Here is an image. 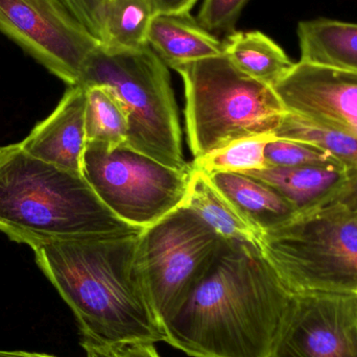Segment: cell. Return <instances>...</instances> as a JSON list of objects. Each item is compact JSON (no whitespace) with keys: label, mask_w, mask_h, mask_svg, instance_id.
I'll use <instances>...</instances> for the list:
<instances>
[{"label":"cell","mask_w":357,"mask_h":357,"mask_svg":"<svg viewBox=\"0 0 357 357\" xmlns=\"http://www.w3.org/2000/svg\"><path fill=\"white\" fill-rule=\"evenodd\" d=\"M291 296L259 247L224 239L163 320L165 343L193 357H268Z\"/></svg>","instance_id":"6da1fadb"},{"label":"cell","mask_w":357,"mask_h":357,"mask_svg":"<svg viewBox=\"0 0 357 357\" xmlns=\"http://www.w3.org/2000/svg\"><path fill=\"white\" fill-rule=\"evenodd\" d=\"M142 231L33 248L36 264L73 310L84 342L110 348L167 341L138 262Z\"/></svg>","instance_id":"7a4b0ae2"},{"label":"cell","mask_w":357,"mask_h":357,"mask_svg":"<svg viewBox=\"0 0 357 357\" xmlns=\"http://www.w3.org/2000/svg\"><path fill=\"white\" fill-rule=\"evenodd\" d=\"M142 229L126 224L98 199L79 173L0 146V231L31 249L68 239Z\"/></svg>","instance_id":"3957f363"},{"label":"cell","mask_w":357,"mask_h":357,"mask_svg":"<svg viewBox=\"0 0 357 357\" xmlns=\"http://www.w3.org/2000/svg\"><path fill=\"white\" fill-rule=\"evenodd\" d=\"M258 247L291 293L357 294V171Z\"/></svg>","instance_id":"277c9868"},{"label":"cell","mask_w":357,"mask_h":357,"mask_svg":"<svg viewBox=\"0 0 357 357\" xmlns=\"http://www.w3.org/2000/svg\"><path fill=\"white\" fill-rule=\"evenodd\" d=\"M185 126L195 159L233 142L273 135L287 112L274 89L245 75L225 54L178 65Z\"/></svg>","instance_id":"5b68a950"},{"label":"cell","mask_w":357,"mask_h":357,"mask_svg":"<svg viewBox=\"0 0 357 357\" xmlns=\"http://www.w3.org/2000/svg\"><path fill=\"white\" fill-rule=\"evenodd\" d=\"M79 85L102 86L116 96L127 115V146L172 169H190L183 156L171 75L150 46L111 50L100 43L88 59Z\"/></svg>","instance_id":"8992f818"},{"label":"cell","mask_w":357,"mask_h":357,"mask_svg":"<svg viewBox=\"0 0 357 357\" xmlns=\"http://www.w3.org/2000/svg\"><path fill=\"white\" fill-rule=\"evenodd\" d=\"M192 167L172 169L127 144L87 142L82 175L119 220L148 228L184 205Z\"/></svg>","instance_id":"52a82bcc"},{"label":"cell","mask_w":357,"mask_h":357,"mask_svg":"<svg viewBox=\"0 0 357 357\" xmlns=\"http://www.w3.org/2000/svg\"><path fill=\"white\" fill-rule=\"evenodd\" d=\"M222 241L184 206L142 231L138 262L161 325L205 274Z\"/></svg>","instance_id":"ba28073f"},{"label":"cell","mask_w":357,"mask_h":357,"mask_svg":"<svg viewBox=\"0 0 357 357\" xmlns=\"http://www.w3.org/2000/svg\"><path fill=\"white\" fill-rule=\"evenodd\" d=\"M0 31L68 86L102 43L61 0H0Z\"/></svg>","instance_id":"9c48e42d"},{"label":"cell","mask_w":357,"mask_h":357,"mask_svg":"<svg viewBox=\"0 0 357 357\" xmlns=\"http://www.w3.org/2000/svg\"><path fill=\"white\" fill-rule=\"evenodd\" d=\"M268 357H357V294H293Z\"/></svg>","instance_id":"30bf717a"},{"label":"cell","mask_w":357,"mask_h":357,"mask_svg":"<svg viewBox=\"0 0 357 357\" xmlns=\"http://www.w3.org/2000/svg\"><path fill=\"white\" fill-rule=\"evenodd\" d=\"M273 89L287 112L357 138V71L300 61Z\"/></svg>","instance_id":"8fae6325"},{"label":"cell","mask_w":357,"mask_h":357,"mask_svg":"<svg viewBox=\"0 0 357 357\" xmlns=\"http://www.w3.org/2000/svg\"><path fill=\"white\" fill-rule=\"evenodd\" d=\"M86 88L69 86L50 116L40 121L21 148L35 158L61 169L82 174L87 137L85 129Z\"/></svg>","instance_id":"7c38bea8"},{"label":"cell","mask_w":357,"mask_h":357,"mask_svg":"<svg viewBox=\"0 0 357 357\" xmlns=\"http://www.w3.org/2000/svg\"><path fill=\"white\" fill-rule=\"evenodd\" d=\"M148 44L167 67L224 54V44L190 13L159 14L153 18Z\"/></svg>","instance_id":"4fadbf2b"},{"label":"cell","mask_w":357,"mask_h":357,"mask_svg":"<svg viewBox=\"0 0 357 357\" xmlns=\"http://www.w3.org/2000/svg\"><path fill=\"white\" fill-rule=\"evenodd\" d=\"M208 177L260 236L297 212L278 191L258 178L239 173H213Z\"/></svg>","instance_id":"5bb4252c"},{"label":"cell","mask_w":357,"mask_h":357,"mask_svg":"<svg viewBox=\"0 0 357 357\" xmlns=\"http://www.w3.org/2000/svg\"><path fill=\"white\" fill-rule=\"evenodd\" d=\"M301 62L357 71V24L331 19L298 24Z\"/></svg>","instance_id":"9a60e30c"},{"label":"cell","mask_w":357,"mask_h":357,"mask_svg":"<svg viewBox=\"0 0 357 357\" xmlns=\"http://www.w3.org/2000/svg\"><path fill=\"white\" fill-rule=\"evenodd\" d=\"M224 54L241 73L264 85H276L296 63L261 31H236L227 35Z\"/></svg>","instance_id":"2e32d148"},{"label":"cell","mask_w":357,"mask_h":357,"mask_svg":"<svg viewBox=\"0 0 357 357\" xmlns=\"http://www.w3.org/2000/svg\"><path fill=\"white\" fill-rule=\"evenodd\" d=\"M184 207L192 210L218 236L257 245L260 234L212 184L205 172L192 167Z\"/></svg>","instance_id":"e0dca14e"},{"label":"cell","mask_w":357,"mask_h":357,"mask_svg":"<svg viewBox=\"0 0 357 357\" xmlns=\"http://www.w3.org/2000/svg\"><path fill=\"white\" fill-rule=\"evenodd\" d=\"M354 169L322 167H268L245 173L278 191L296 209L314 203L351 175Z\"/></svg>","instance_id":"ac0fdd59"},{"label":"cell","mask_w":357,"mask_h":357,"mask_svg":"<svg viewBox=\"0 0 357 357\" xmlns=\"http://www.w3.org/2000/svg\"><path fill=\"white\" fill-rule=\"evenodd\" d=\"M155 14L150 0H105L102 44L111 50H138L148 46Z\"/></svg>","instance_id":"d6986e66"},{"label":"cell","mask_w":357,"mask_h":357,"mask_svg":"<svg viewBox=\"0 0 357 357\" xmlns=\"http://www.w3.org/2000/svg\"><path fill=\"white\" fill-rule=\"evenodd\" d=\"M86 88L85 129L87 142L110 146L126 144L128 119L116 96L102 86Z\"/></svg>","instance_id":"ffe728a7"},{"label":"cell","mask_w":357,"mask_h":357,"mask_svg":"<svg viewBox=\"0 0 357 357\" xmlns=\"http://www.w3.org/2000/svg\"><path fill=\"white\" fill-rule=\"evenodd\" d=\"M273 136L312 144L341 161L347 169L357 171V138L319 127L297 115L287 112L281 117Z\"/></svg>","instance_id":"44dd1931"},{"label":"cell","mask_w":357,"mask_h":357,"mask_svg":"<svg viewBox=\"0 0 357 357\" xmlns=\"http://www.w3.org/2000/svg\"><path fill=\"white\" fill-rule=\"evenodd\" d=\"M273 135L255 136L233 142L215 152L195 159L191 167L206 174L239 173L261 171L268 167L266 162V144L275 140Z\"/></svg>","instance_id":"7402d4cb"},{"label":"cell","mask_w":357,"mask_h":357,"mask_svg":"<svg viewBox=\"0 0 357 357\" xmlns=\"http://www.w3.org/2000/svg\"><path fill=\"white\" fill-rule=\"evenodd\" d=\"M264 155L268 167L347 169L341 161L326 151L312 144L293 140H272L266 144Z\"/></svg>","instance_id":"603a6c76"},{"label":"cell","mask_w":357,"mask_h":357,"mask_svg":"<svg viewBox=\"0 0 357 357\" xmlns=\"http://www.w3.org/2000/svg\"><path fill=\"white\" fill-rule=\"evenodd\" d=\"M249 0H204L197 14V21L210 33H225L235 31V25L241 10Z\"/></svg>","instance_id":"cb8c5ba5"},{"label":"cell","mask_w":357,"mask_h":357,"mask_svg":"<svg viewBox=\"0 0 357 357\" xmlns=\"http://www.w3.org/2000/svg\"><path fill=\"white\" fill-rule=\"evenodd\" d=\"M71 14L102 42V0H61Z\"/></svg>","instance_id":"d4e9b609"},{"label":"cell","mask_w":357,"mask_h":357,"mask_svg":"<svg viewBox=\"0 0 357 357\" xmlns=\"http://www.w3.org/2000/svg\"><path fill=\"white\" fill-rule=\"evenodd\" d=\"M113 357H160L154 343L133 342L110 347Z\"/></svg>","instance_id":"484cf974"},{"label":"cell","mask_w":357,"mask_h":357,"mask_svg":"<svg viewBox=\"0 0 357 357\" xmlns=\"http://www.w3.org/2000/svg\"><path fill=\"white\" fill-rule=\"evenodd\" d=\"M155 16L159 14L189 13L197 0H150Z\"/></svg>","instance_id":"4316f807"},{"label":"cell","mask_w":357,"mask_h":357,"mask_svg":"<svg viewBox=\"0 0 357 357\" xmlns=\"http://www.w3.org/2000/svg\"><path fill=\"white\" fill-rule=\"evenodd\" d=\"M82 346L86 350L87 357H113L110 348L96 345L89 342H82Z\"/></svg>","instance_id":"83f0119b"},{"label":"cell","mask_w":357,"mask_h":357,"mask_svg":"<svg viewBox=\"0 0 357 357\" xmlns=\"http://www.w3.org/2000/svg\"><path fill=\"white\" fill-rule=\"evenodd\" d=\"M0 357H56L48 354H35L26 351H3L0 350Z\"/></svg>","instance_id":"f1b7e54d"},{"label":"cell","mask_w":357,"mask_h":357,"mask_svg":"<svg viewBox=\"0 0 357 357\" xmlns=\"http://www.w3.org/2000/svg\"><path fill=\"white\" fill-rule=\"evenodd\" d=\"M102 3H104V2H105V0H102Z\"/></svg>","instance_id":"f546056e"}]
</instances>
